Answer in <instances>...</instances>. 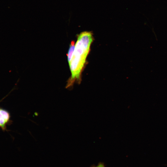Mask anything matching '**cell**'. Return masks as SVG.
Masks as SVG:
<instances>
[{
  "instance_id": "cell-3",
  "label": "cell",
  "mask_w": 167,
  "mask_h": 167,
  "mask_svg": "<svg viewBox=\"0 0 167 167\" xmlns=\"http://www.w3.org/2000/svg\"><path fill=\"white\" fill-rule=\"evenodd\" d=\"M75 42L74 41H72L71 42L67 54V59L68 63L70 62L74 53L75 49Z\"/></svg>"
},
{
  "instance_id": "cell-1",
  "label": "cell",
  "mask_w": 167,
  "mask_h": 167,
  "mask_svg": "<svg viewBox=\"0 0 167 167\" xmlns=\"http://www.w3.org/2000/svg\"><path fill=\"white\" fill-rule=\"evenodd\" d=\"M93 40L92 34L90 32H83L78 35L74 53L69 63L71 76L66 88L72 86L75 81H80L81 72Z\"/></svg>"
},
{
  "instance_id": "cell-2",
  "label": "cell",
  "mask_w": 167,
  "mask_h": 167,
  "mask_svg": "<svg viewBox=\"0 0 167 167\" xmlns=\"http://www.w3.org/2000/svg\"><path fill=\"white\" fill-rule=\"evenodd\" d=\"M10 118V115L7 110L0 109V127L5 130L6 125L8 123Z\"/></svg>"
},
{
  "instance_id": "cell-4",
  "label": "cell",
  "mask_w": 167,
  "mask_h": 167,
  "mask_svg": "<svg viewBox=\"0 0 167 167\" xmlns=\"http://www.w3.org/2000/svg\"><path fill=\"white\" fill-rule=\"evenodd\" d=\"M90 167H105L104 163L100 162L96 166H92Z\"/></svg>"
}]
</instances>
